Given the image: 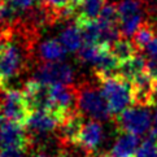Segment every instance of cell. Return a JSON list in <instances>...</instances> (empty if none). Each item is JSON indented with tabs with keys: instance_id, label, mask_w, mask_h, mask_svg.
Returning <instances> with one entry per match:
<instances>
[{
	"instance_id": "cell-32",
	"label": "cell",
	"mask_w": 157,
	"mask_h": 157,
	"mask_svg": "<svg viewBox=\"0 0 157 157\" xmlns=\"http://www.w3.org/2000/svg\"><path fill=\"white\" fill-rule=\"evenodd\" d=\"M0 128H2V114H0Z\"/></svg>"
},
{
	"instance_id": "cell-9",
	"label": "cell",
	"mask_w": 157,
	"mask_h": 157,
	"mask_svg": "<svg viewBox=\"0 0 157 157\" xmlns=\"http://www.w3.org/2000/svg\"><path fill=\"white\" fill-rule=\"evenodd\" d=\"M22 94L31 113L38 110H49V86L34 78L25 83Z\"/></svg>"
},
{
	"instance_id": "cell-25",
	"label": "cell",
	"mask_w": 157,
	"mask_h": 157,
	"mask_svg": "<svg viewBox=\"0 0 157 157\" xmlns=\"http://www.w3.org/2000/svg\"><path fill=\"white\" fill-rule=\"evenodd\" d=\"M145 57L147 59H157V38L152 40L144 49Z\"/></svg>"
},
{
	"instance_id": "cell-8",
	"label": "cell",
	"mask_w": 157,
	"mask_h": 157,
	"mask_svg": "<svg viewBox=\"0 0 157 157\" xmlns=\"http://www.w3.org/2000/svg\"><path fill=\"white\" fill-rule=\"evenodd\" d=\"M132 88V105L151 108L157 103L156 90H155V78L149 75L147 71L143 73L131 82Z\"/></svg>"
},
{
	"instance_id": "cell-21",
	"label": "cell",
	"mask_w": 157,
	"mask_h": 157,
	"mask_svg": "<svg viewBox=\"0 0 157 157\" xmlns=\"http://www.w3.org/2000/svg\"><path fill=\"white\" fill-rule=\"evenodd\" d=\"M47 5H49L53 10L59 12L60 14V20H61V12L66 8H70L74 5V0H42Z\"/></svg>"
},
{
	"instance_id": "cell-30",
	"label": "cell",
	"mask_w": 157,
	"mask_h": 157,
	"mask_svg": "<svg viewBox=\"0 0 157 157\" xmlns=\"http://www.w3.org/2000/svg\"><path fill=\"white\" fill-rule=\"evenodd\" d=\"M155 90H156V99H157V78L155 79Z\"/></svg>"
},
{
	"instance_id": "cell-28",
	"label": "cell",
	"mask_w": 157,
	"mask_h": 157,
	"mask_svg": "<svg viewBox=\"0 0 157 157\" xmlns=\"http://www.w3.org/2000/svg\"><path fill=\"white\" fill-rule=\"evenodd\" d=\"M5 90H7V88H5L4 83L2 82V79H0V98H2V95L4 94V91H5Z\"/></svg>"
},
{
	"instance_id": "cell-7",
	"label": "cell",
	"mask_w": 157,
	"mask_h": 157,
	"mask_svg": "<svg viewBox=\"0 0 157 157\" xmlns=\"http://www.w3.org/2000/svg\"><path fill=\"white\" fill-rule=\"evenodd\" d=\"M24 149L31 148V138L25 126L7 121L0 128V149Z\"/></svg>"
},
{
	"instance_id": "cell-10",
	"label": "cell",
	"mask_w": 157,
	"mask_h": 157,
	"mask_svg": "<svg viewBox=\"0 0 157 157\" xmlns=\"http://www.w3.org/2000/svg\"><path fill=\"white\" fill-rule=\"evenodd\" d=\"M61 125L60 120L49 110H38L31 113L26 123L27 132L30 138L47 135L53 131H57Z\"/></svg>"
},
{
	"instance_id": "cell-17",
	"label": "cell",
	"mask_w": 157,
	"mask_h": 157,
	"mask_svg": "<svg viewBox=\"0 0 157 157\" xmlns=\"http://www.w3.org/2000/svg\"><path fill=\"white\" fill-rule=\"evenodd\" d=\"M109 49H110L112 55H113L120 63L130 60L131 57L140 53L139 49L136 48V46L134 44L132 39H128L125 36H121L114 44H112L109 47Z\"/></svg>"
},
{
	"instance_id": "cell-22",
	"label": "cell",
	"mask_w": 157,
	"mask_h": 157,
	"mask_svg": "<svg viewBox=\"0 0 157 157\" xmlns=\"http://www.w3.org/2000/svg\"><path fill=\"white\" fill-rule=\"evenodd\" d=\"M10 3L13 4V7L17 9L21 14L29 12L31 8H34L38 4L35 0H10Z\"/></svg>"
},
{
	"instance_id": "cell-20",
	"label": "cell",
	"mask_w": 157,
	"mask_h": 157,
	"mask_svg": "<svg viewBox=\"0 0 157 157\" xmlns=\"http://www.w3.org/2000/svg\"><path fill=\"white\" fill-rule=\"evenodd\" d=\"M99 22L105 25H116V26H120V16H118V9H117V4H106L104 9L101 10L100 13Z\"/></svg>"
},
{
	"instance_id": "cell-14",
	"label": "cell",
	"mask_w": 157,
	"mask_h": 157,
	"mask_svg": "<svg viewBox=\"0 0 157 157\" xmlns=\"http://www.w3.org/2000/svg\"><path fill=\"white\" fill-rule=\"evenodd\" d=\"M145 71H147V57L139 53L131 57L130 60L121 63L118 70H117V75L125 78L128 82H132L135 78L142 75Z\"/></svg>"
},
{
	"instance_id": "cell-5",
	"label": "cell",
	"mask_w": 157,
	"mask_h": 157,
	"mask_svg": "<svg viewBox=\"0 0 157 157\" xmlns=\"http://www.w3.org/2000/svg\"><path fill=\"white\" fill-rule=\"evenodd\" d=\"M0 114L9 122L26 126L31 116V112L29 110L22 91L5 90L0 98Z\"/></svg>"
},
{
	"instance_id": "cell-23",
	"label": "cell",
	"mask_w": 157,
	"mask_h": 157,
	"mask_svg": "<svg viewBox=\"0 0 157 157\" xmlns=\"http://www.w3.org/2000/svg\"><path fill=\"white\" fill-rule=\"evenodd\" d=\"M0 157H26V151L24 149H0Z\"/></svg>"
},
{
	"instance_id": "cell-18",
	"label": "cell",
	"mask_w": 157,
	"mask_h": 157,
	"mask_svg": "<svg viewBox=\"0 0 157 157\" xmlns=\"http://www.w3.org/2000/svg\"><path fill=\"white\" fill-rule=\"evenodd\" d=\"M105 48L109 47L100 46V44H83L82 48L78 51V60L83 64L95 65Z\"/></svg>"
},
{
	"instance_id": "cell-29",
	"label": "cell",
	"mask_w": 157,
	"mask_h": 157,
	"mask_svg": "<svg viewBox=\"0 0 157 157\" xmlns=\"http://www.w3.org/2000/svg\"><path fill=\"white\" fill-rule=\"evenodd\" d=\"M83 2V0H74V5H75V7H77V5H79L81 3Z\"/></svg>"
},
{
	"instance_id": "cell-19",
	"label": "cell",
	"mask_w": 157,
	"mask_h": 157,
	"mask_svg": "<svg viewBox=\"0 0 157 157\" xmlns=\"http://www.w3.org/2000/svg\"><path fill=\"white\" fill-rule=\"evenodd\" d=\"M136 157H157V128H152L147 139L140 144Z\"/></svg>"
},
{
	"instance_id": "cell-1",
	"label": "cell",
	"mask_w": 157,
	"mask_h": 157,
	"mask_svg": "<svg viewBox=\"0 0 157 157\" xmlns=\"http://www.w3.org/2000/svg\"><path fill=\"white\" fill-rule=\"evenodd\" d=\"M75 90L79 113L96 121H108L113 117L109 105L100 90L99 82L96 85H94L92 82H82L75 86Z\"/></svg>"
},
{
	"instance_id": "cell-35",
	"label": "cell",
	"mask_w": 157,
	"mask_h": 157,
	"mask_svg": "<svg viewBox=\"0 0 157 157\" xmlns=\"http://www.w3.org/2000/svg\"><path fill=\"white\" fill-rule=\"evenodd\" d=\"M155 20H157V16H156V18H155Z\"/></svg>"
},
{
	"instance_id": "cell-26",
	"label": "cell",
	"mask_w": 157,
	"mask_h": 157,
	"mask_svg": "<svg viewBox=\"0 0 157 157\" xmlns=\"http://www.w3.org/2000/svg\"><path fill=\"white\" fill-rule=\"evenodd\" d=\"M10 31H12V30H9V31H0V48L3 47V44H4L5 40L8 39L9 34H10Z\"/></svg>"
},
{
	"instance_id": "cell-16",
	"label": "cell",
	"mask_w": 157,
	"mask_h": 157,
	"mask_svg": "<svg viewBox=\"0 0 157 157\" xmlns=\"http://www.w3.org/2000/svg\"><path fill=\"white\" fill-rule=\"evenodd\" d=\"M82 34L77 24H70L61 31L60 42L69 52H78L82 48Z\"/></svg>"
},
{
	"instance_id": "cell-12",
	"label": "cell",
	"mask_w": 157,
	"mask_h": 157,
	"mask_svg": "<svg viewBox=\"0 0 157 157\" xmlns=\"http://www.w3.org/2000/svg\"><path fill=\"white\" fill-rule=\"evenodd\" d=\"M140 147V139L131 132L120 131L113 147L106 153V157H136V152Z\"/></svg>"
},
{
	"instance_id": "cell-15",
	"label": "cell",
	"mask_w": 157,
	"mask_h": 157,
	"mask_svg": "<svg viewBox=\"0 0 157 157\" xmlns=\"http://www.w3.org/2000/svg\"><path fill=\"white\" fill-rule=\"evenodd\" d=\"M105 5L106 0H83L75 7V21H96Z\"/></svg>"
},
{
	"instance_id": "cell-4",
	"label": "cell",
	"mask_w": 157,
	"mask_h": 157,
	"mask_svg": "<svg viewBox=\"0 0 157 157\" xmlns=\"http://www.w3.org/2000/svg\"><path fill=\"white\" fill-rule=\"evenodd\" d=\"M116 126L118 131L131 132L135 135H143L152 130V117L149 108L132 105L122 113L114 117Z\"/></svg>"
},
{
	"instance_id": "cell-3",
	"label": "cell",
	"mask_w": 157,
	"mask_h": 157,
	"mask_svg": "<svg viewBox=\"0 0 157 157\" xmlns=\"http://www.w3.org/2000/svg\"><path fill=\"white\" fill-rule=\"evenodd\" d=\"M122 36H134L140 25L148 20V13L142 0H121L117 4Z\"/></svg>"
},
{
	"instance_id": "cell-31",
	"label": "cell",
	"mask_w": 157,
	"mask_h": 157,
	"mask_svg": "<svg viewBox=\"0 0 157 157\" xmlns=\"http://www.w3.org/2000/svg\"><path fill=\"white\" fill-rule=\"evenodd\" d=\"M155 122H156V127L155 128H157V108H156V114H155Z\"/></svg>"
},
{
	"instance_id": "cell-34",
	"label": "cell",
	"mask_w": 157,
	"mask_h": 157,
	"mask_svg": "<svg viewBox=\"0 0 157 157\" xmlns=\"http://www.w3.org/2000/svg\"><path fill=\"white\" fill-rule=\"evenodd\" d=\"M0 2H8V0H0Z\"/></svg>"
},
{
	"instance_id": "cell-13",
	"label": "cell",
	"mask_w": 157,
	"mask_h": 157,
	"mask_svg": "<svg viewBox=\"0 0 157 157\" xmlns=\"http://www.w3.org/2000/svg\"><path fill=\"white\" fill-rule=\"evenodd\" d=\"M66 49L57 39H47L36 44L34 49V59L42 63H56L61 61L66 56Z\"/></svg>"
},
{
	"instance_id": "cell-11",
	"label": "cell",
	"mask_w": 157,
	"mask_h": 157,
	"mask_svg": "<svg viewBox=\"0 0 157 157\" xmlns=\"http://www.w3.org/2000/svg\"><path fill=\"white\" fill-rule=\"evenodd\" d=\"M104 136L103 126L100 121L96 120H86L85 125L82 127V131L78 136V140L74 145L79 147L81 149L86 151L88 153H95Z\"/></svg>"
},
{
	"instance_id": "cell-33",
	"label": "cell",
	"mask_w": 157,
	"mask_h": 157,
	"mask_svg": "<svg viewBox=\"0 0 157 157\" xmlns=\"http://www.w3.org/2000/svg\"><path fill=\"white\" fill-rule=\"evenodd\" d=\"M35 2H36V3H40V2H42V0H35Z\"/></svg>"
},
{
	"instance_id": "cell-6",
	"label": "cell",
	"mask_w": 157,
	"mask_h": 157,
	"mask_svg": "<svg viewBox=\"0 0 157 157\" xmlns=\"http://www.w3.org/2000/svg\"><path fill=\"white\" fill-rule=\"evenodd\" d=\"M34 78L47 86H71L73 81H74V70L68 63H63V61L44 63L36 68Z\"/></svg>"
},
{
	"instance_id": "cell-24",
	"label": "cell",
	"mask_w": 157,
	"mask_h": 157,
	"mask_svg": "<svg viewBox=\"0 0 157 157\" xmlns=\"http://www.w3.org/2000/svg\"><path fill=\"white\" fill-rule=\"evenodd\" d=\"M145 5L148 18H156L157 16V0H142Z\"/></svg>"
},
{
	"instance_id": "cell-27",
	"label": "cell",
	"mask_w": 157,
	"mask_h": 157,
	"mask_svg": "<svg viewBox=\"0 0 157 157\" xmlns=\"http://www.w3.org/2000/svg\"><path fill=\"white\" fill-rule=\"evenodd\" d=\"M33 157H51V156H48L46 153H42V152H36V153L33 155ZM56 157H59V156H56Z\"/></svg>"
},
{
	"instance_id": "cell-2",
	"label": "cell",
	"mask_w": 157,
	"mask_h": 157,
	"mask_svg": "<svg viewBox=\"0 0 157 157\" xmlns=\"http://www.w3.org/2000/svg\"><path fill=\"white\" fill-rule=\"evenodd\" d=\"M96 79L106 103L109 105L112 114H113V118L122 113L123 110L130 108V105L132 104L131 82L126 81L125 78L117 74L96 78Z\"/></svg>"
}]
</instances>
